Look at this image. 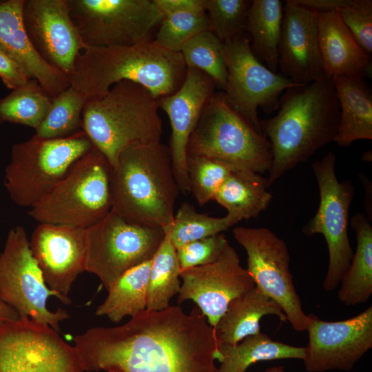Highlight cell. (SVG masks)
<instances>
[{"label":"cell","instance_id":"6da1fadb","mask_svg":"<svg viewBox=\"0 0 372 372\" xmlns=\"http://www.w3.org/2000/svg\"><path fill=\"white\" fill-rule=\"evenodd\" d=\"M84 371L219 372L215 329L199 308L145 309L126 323L96 327L74 338Z\"/></svg>","mask_w":372,"mask_h":372},{"label":"cell","instance_id":"7a4b0ae2","mask_svg":"<svg viewBox=\"0 0 372 372\" xmlns=\"http://www.w3.org/2000/svg\"><path fill=\"white\" fill-rule=\"evenodd\" d=\"M278 110L274 116L260 119L261 132L271 147L269 187L333 141L340 107L333 79L324 74L313 82L287 88L280 97Z\"/></svg>","mask_w":372,"mask_h":372},{"label":"cell","instance_id":"3957f363","mask_svg":"<svg viewBox=\"0 0 372 372\" xmlns=\"http://www.w3.org/2000/svg\"><path fill=\"white\" fill-rule=\"evenodd\" d=\"M182 54L162 48L153 40L130 46H85L69 75L70 86L86 99L105 94L115 83H138L158 99L176 92L186 76Z\"/></svg>","mask_w":372,"mask_h":372},{"label":"cell","instance_id":"277c9868","mask_svg":"<svg viewBox=\"0 0 372 372\" xmlns=\"http://www.w3.org/2000/svg\"><path fill=\"white\" fill-rule=\"evenodd\" d=\"M112 209L137 224L170 226L180 191L169 149L161 142L134 144L121 153L112 167Z\"/></svg>","mask_w":372,"mask_h":372},{"label":"cell","instance_id":"5b68a950","mask_svg":"<svg viewBox=\"0 0 372 372\" xmlns=\"http://www.w3.org/2000/svg\"><path fill=\"white\" fill-rule=\"evenodd\" d=\"M158 109L149 90L121 81L105 94L86 100L81 130L114 167L129 146L161 142L163 123Z\"/></svg>","mask_w":372,"mask_h":372},{"label":"cell","instance_id":"8992f818","mask_svg":"<svg viewBox=\"0 0 372 372\" xmlns=\"http://www.w3.org/2000/svg\"><path fill=\"white\" fill-rule=\"evenodd\" d=\"M112 170L107 158L93 146L28 214L39 223L83 228L95 225L112 209Z\"/></svg>","mask_w":372,"mask_h":372},{"label":"cell","instance_id":"52a82bcc","mask_svg":"<svg viewBox=\"0 0 372 372\" xmlns=\"http://www.w3.org/2000/svg\"><path fill=\"white\" fill-rule=\"evenodd\" d=\"M93 145L80 130L63 138H45L36 134L14 144L6 167L3 183L10 199L30 207L44 198L73 164Z\"/></svg>","mask_w":372,"mask_h":372},{"label":"cell","instance_id":"ba28073f","mask_svg":"<svg viewBox=\"0 0 372 372\" xmlns=\"http://www.w3.org/2000/svg\"><path fill=\"white\" fill-rule=\"evenodd\" d=\"M188 155L260 174L268 172L272 160L269 140L229 107L224 92H215L204 108L189 138Z\"/></svg>","mask_w":372,"mask_h":372},{"label":"cell","instance_id":"9c48e42d","mask_svg":"<svg viewBox=\"0 0 372 372\" xmlns=\"http://www.w3.org/2000/svg\"><path fill=\"white\" fill-rule=\"evenodd\" d=\"M54 296L64 304L72 303L46 285L35 260L25 229L21 225L11 228L0 254V300L19 316L48 324L60 331V323L70 318L61 308L48 307V300Z\"/></svg>","mask_w":372,"mask_h":372},{"label":"cell","instance_id":"30bf717a","mask_svg":"<svg viewBox=\"0 0 372 372\" xmlns=\"http://www.w3.org/2000/svg\"><path fill=\"white\" fill-rule=\"evenodd\" d=\"M165 236L161 227L128 221L111 210L86 228L85 271L107 291L127 270L152 259Z\"/></svg>","mask_w":372,"mask_h":372},{"label":"cell","instance_id":"8fae6325","mask_svg":"<svg viewBox=\"0 0 372 372\" xmlns=\"http://www.w3.org/2000/svg\"><path fill=\"white\" fill-rule=\"evenodd\" d=\"M85 46H130L153 40L163 15L153 0H68Z\"/></svg>","mask_w":372,"mask_h":372},{"label":"cell","instance_id":"7c38bea8","mask_svg":"<svg viewBox=\"0 0 372 372\" xmlns=\"http://www.w3.org/2000/svg\"><path fill=\"white\" fill-rule=\"evenodd\" d=\"M335 161V154L329 152L321 160L312 164L320 203L314 216L302 229L307 236L322 234L327 242L329 266L323 288L327 292L333 291L340 285L353 255L348 225L355 189L351 180H338Z\"/></svg>","mask_w":372,"mask_h":372},{"label":"cell","instance_id":"4fadbf2b","mask_svg":"<svg viewBox=\"0 0 372 372\" xmlns=\"http://www.w3.org/2000/svg\"><path fill=\"white\" fill-rule=\"evenodd\" d=\"M223 54L227 70L226 102L262 134L258 109L267 114L278 110L282 94L298 84L262 64L244 34L223 42Z\"/></svg>","mask_w":372,"mask_h":372},{"label":"cell","instance_id":"5bb4252c","mask_svg":"<svg viewBox=\"0 0 372 372\" xmlns=\"http://www.w3.org/2000/svg\"><path fill=\"white\" fill-rule=\"evenodd\" d=\"M233 234L246 251L247 270L255 287L280 306L294 330L306 331L307 315L294 287L285 241L266 227L239 226Z\"/></svg>","mask_w":372,"mask_h":372},{"label":"cell","instance_id":"9a60e30c","mask_svg":"<svg viewBox=\"0 0 372 372\" xmlns=\"http://www.w3.org/2000/svg\"><path fill=\"white\" fill-rule=\"evenodd\" d=\"M0 372H84L74 348L48 324L19 318L0 329Z\"/></svg>","mask_w":372,"mask_h":372},{"label":"cell","instance_id":"2e32d148","mask_svg":"<svg viewBox=\"0 0 372 372\" xmlns=\"http://www.w3.org/2000/svg\"><path fill=\"white\" fill-rule=\"evenodd\" d=\"M309 341L304 364L308 372L351 371L372 348V307L341 321L329 322L307 315Z\"/></svg>","mask_w":372,"mask_h":372},{"label":"cell","instance_id":"e0dca14e","mask_svg":"<svg viewBox=\"0 0 372 372\" xmlns=\"http://www.w3.org/2000/svg\"><path fill=\"white\" fill-rule=\"evenodd\" d=\"M183 282L178 303L193 300L214 328L229 302L249 291L255 284L240 265L236 251L229 244L214 262L182 270Z\"/></svg>","mask_w":372,"mask_h":372},{"label":"cell","instance_id":"ac0fdd59","mask_svg":"<svg viewBox=\"0 0 372 372\" xmlns=\"http://www.w3.org/2000/svg\"><path fill=\"white\" fill-rule=\"evenodd\" d=\"M22 19L39 56L69 76L85 45L71 19L68 0H24Z\"/></svg>","mask_w":372,"mask_h":372},{"label":"cell","instance_id":"d6986e66","mask_svg":"<svg viewBox=\"0 0 372 372\" xmlns=\"http://www.w3.org/2000/svg\"><path fill=\"white\" fill-rule=\"evenodd\" d=\"M216 83L203 71L187 68L186 76L174 93L157 99L168 116L172 134L168 145L174 175L180 191L189 193L187 166L189 138L201 114L215 94Z\"/></svg>","mask_w":372,"mask_h":372},{"label":"cell","instance_id":"ffe728a7","mask_svg":"<svg viewBox=\"0 0 372 372\" xmlns=\"http://www.w3.org/2000/svg\"><path fill=\"white\" fill-rule=\"evenodd\" d=\"M30 247L47 286L65 299L79 274L85 271L86 228L39 223Z\"/></svg>","mask_w":372,"mask_h":372},{"label":"cell","instance_id":"44dd1931","mask_svg":"<svg viewBox=\"0 0 372 372\" xmlns=\"http://www.w3.org/2000/svg\"><path fill=\"white\" fill-rule=\"evenodd\" d=\"M281 74L296 84L324 75L316 14L287 0L278 47Z\"/></svg>","mask_w":372,"mask_h":372},{"label":"cell","instance_id":"7402d4cb","mask_svg":"<svg viewBox=\"0 0 372 372\" xmlns=\"http://www.w3.org/2000/svg\"><path fill=\"white\" fill-rule=\"evenodd\" d=\"M23 2L0 1V47L53 99L70 86L69 78L45 62L32 46L23 23Z\"/></svg>","mask_w":372,"mask_h":372},{"label":"cell","instance_id":"603a6c76","mask_svg":"<svg viewBox=\"0 0 372 372\" xmlns=\"http://www.w3.org/2000/svg\"><path fill=\"white\" fill-rule=\"evenodd\" d=\"M318 38L324 74L338 75L371 74V56L356 41L338 12L316 13Z\"/></svg>","mask_w":372,"mask_h":372},{"label":"cell","instance_id":"cb8c5ba5","mask_svg":"<svg viewBox=\"0 0 372 372\" xmlns=\"http://www.w3.org/2000/svg\"><path fill=\"white\" fill-rule=\"evenodd\" d=\"M359 74L333 77L339 107L340 121L333 141L349 147L358 140L372 139V92Z\"/></svg>","mask_w":372,"mask_h":372},{"label":"cell","instance_id":"d4e9b609","mask_svg":"<svg viewBox=\"0 0 372 372\" xmlns=\"http://www.w3.org/2000/svg\"><path fill=\"white\" fill-rule=\"evenodd\" d=\"M269 314L287 321L280 306L256 287L233 299L214 327L219 344L235 345L260 333L261 318Z\"/></svg>","mask_w":372,"mask_h":372},{"label":"cell","instance_id":"484cf974","mask_svg":"<svg viewBox=\"0 0 372 372\" xmlns=\"http://www.w3.org/2000/svg\"><path fill=\"white\" fill-rule=\"evenodd\" d=\"M267 178L260 174L234 168L215 196L214 200L225 208L236 224L256 218L272 200Z\"/></svg>","mask_w":372,"mask_h":372},{"label":"cell","instance_id":"4316f807","mask_svg":"<svg viewBox=\"0 0 372 372\" xmlns=\"http://www.w3.org/2000/svg\"><path fill=\"white\" fill-rule=\"evenodd\" d=\"M350 224L355 232L356 249L338 292V298L347 306L365 303L372 294V226L361 212L351 218Z\"/></svg>","mask_w":372,"mask_h":372},{"label":"cell","instance_id":"83f0119b","mask_svg":"<svg viewBox=\"0 0 372 372\" xmlns=\"http://www.w3.org/2000/svg\"><path fill=\"white\" fill-rule=\"evenodd\" d=\"M280 0H254L248 11L245 31L252 37L254 56L273 72L278 68V47L283 17Z\"/></svg>","mask_w":372,"mask_h":372},{"label":"cell","instance_id":"f1b7e54d","mask_svg":"<svg viewBox=\"0 0 372 372\" xmlns=\"http://www.w3.org/2000/svg\"><path fill=\"white\" fill-rule=\"evenodd\" d=\"M219 372H245L260 361L298 359L305 357V347H296L272 340L261 332L251 335L235 345L220 344Z\"/></svg>","mask_w":372,"mask_h":372},{"label":"cell","instance_id":"f546056e","mask_svg":"<svg viewBox=\"0 0 372 372\" xmlns=\"http://www.w3.org/2000/svg\"><path fill=\"white\" fill-rule=\"evenodd\" d=\"M152 259L125 272L107 290L105 300L95 314L118 323L146 309V293Z\"/></svg>","mask_w":372,"mask_h":372},{"label":"cell","instance_id":"4dcf8cb0","mask_svg":"<svg viewBox=\"0 0 372 372\" xmlns=\"http://www.w3.org/2000/svg\"><path fill=\"white\" fill-rule=\"evenodd\" d=\"M180 273L176 249L165 234L152 258L146 293L147 310L161 311L170 306V300L180 288Z\"/></svg>","mask_w":372,"mask_h":372},{"label":"cell","instance_id":"1f68e13d","mask_svg":"<svg viewBox=\"0 0 372 372\" xmlns=\"http://www.w3.org/2000/svg\"><path fill=\"white\" fill-rule=\"evenodd\" d=\"M52 98L30 79L0 99V124L17 123L36 130L48 114Z\"/></svg>","mask_w":372,"mask_h":372},{"label":"cell","instance_id":"d6a6232c","mask_svg":"<svg viewBox=\"0 0 372 372\" xmlns=\"http://www.w3.org/2000/svg\"><path fill=\"white\" fill-rule=\"evenodd\" d=\"M86 98L70 86L52 99L45 118L35 134L45 138L69 136L81 130L82 112Z\"/></svg>","mask_w":372,"mask_h":372},{"label":"cell","instance_id":"836d02e7","mask_svg":"<svg viewBox=\"0 0 372 372\" xmlns=\"http://www.w3.org/2000/svg\"><path fill=\"white\" fill-rule=\"evenodd\" d=\"M236 223L227 215L216 218L199 213L184 203L174 214L172 224L163 229L175 249L227 230Z\"/></svg>","mask_w":372,"mask_h":372},{"label":"cell","instance_id":"e575fe53","mask_svg":"<svg viewBox=\"0 0 372 372\" xmlns=\"http://www.w3.org/2000/svg\"><path fill=\"white\" fill-rule=\"evenodd\" d=\"M223 43L210 30L199 33L182 48L180 54L187 68L198 69L225 90L227 70L223 54Z\"/></svg>","mask_w":372,"mask_h":372},{"label":"cell","instance_id":"d590c367","mask_svg":"<svg viewBox=\"0 0 372 372\" xmlns=\"http://www.w3.org/2000/svg\"><path fill=\"white\" fill-rule=\"evenodd\" d=\"M189 192L200 205L214 200L218 191L234 169L218 160L187 156Z\"/></svg>","mask_w":372,"mask_h":372},{"label":"cell","instance_id":"8d00e7d4","mask_svg":"<svg viewBox=\"0 0 372 372\" xmlns=\"http://www.w3.org/2000/svg\"><path fill=\"white\" fill-rule=\"evenodd\" d=\"M210 30L205 12H182L163 16L153 41L160 47L180 53L183 46L200 32Z\"/></svg>","mask_w":372,"mask_h":372},{"label":"cell","instance_id":"74e56055","mask_svg":"<svg viewBox=\"0 0 372 372\" xmlns=\"http://www.w3.org/2000/svg\"><path fill=\"white\" fill-rule=\"evenodd\" d=\"M249 0H207L210 31L222 42L244 34Z\"/></svg>","mask_w":372,"mask_h":372},{"label":"cell","instance_id":"f35d334b","mask_svg":"<svg viewBox=\"0 0 372 372\" xmlns=\"http://www.w3.org/2000/svg\"><path fill=\"white\" fill-rule=\"evenodd\" d=\"M229 244L225 236L220 233L176 249L180 271L214 262Z\"/></svg>","mask_w":372,"mask_h":372},{"label":"cell","instance_id":"ab89813d","mask_svg":"<svg viewBox=\"0 0 372 372\" xmlns=\"http://www.w3.org/2000/svg\"><path fill=\"white\" fill-rule=\"evenodd\" d=\"M343 23L369 54L372 53V1L353 0L338 11Z\"/></svg>","mask_w":372,"mask_h":372},{"label":"cell","instance_id":"60d3db41","mask_svg":"<svg viewBox=\"0 0 372 372\" xmlns=\"http://www.w3.org/2000/svg\"><path fill=\"white\" fill-rule=\"evenodd\" d=\"M0 79L8 89L25 83L29 76L22 67L0 47Z\"/></svg>","mask_w":372,"mask_h":372},{"label":"cell","instance_id":"b9f144b4","mask_svg":"<svg viewBox=\"0 0 372 372\" xmlns=\"http://www.w3.org/2000/svg\"><path fill=\"white\" fill-rule=\"evenodd\" d=\"M163 16L182 12H205L207 0H153Z\"/></svg>","mask_w":372,"mask_h":372},{"label":"cell","instance_id":"7bdbcfd3","mask_svg":"<svg viewBox=\"0 0 372 372\" xmlns=\"http://www.w3.org/2000/svg\"><path fill=\"white\" fill-rule=\"evenodd\" d=\"M353 0H291V1L315 13L338 12L351 3Z\"/></svg>","mask_w":372,"mask_h":372},{"label":"cell","instance_id":"ee69618b","mask_svg":"<svg viewBox=\"0 0 372 372\" xmlns=\"http://www.w3.org/2000/svg\"><path fill=\"white\" fill-rule=\"evenodd\" d=\"M19 318L15 311L0 300V329L8 322Z\"/></svg>","mask_w":372,"mask_h":372},{"label":"cell","instance_id":"f6af8a7d","mask_svg":"<svg viewBox=\"0 0 372 372\" xmlns=\"http://www.w3.org/2000/svg\"><path fill=\"white\" fill-rule=\"evenodd\" d=\"M264 372H285V369L282 366H272V367L266 369Z\"/></svg>","mask_w":372,"mask_h":372}]
</instances>
